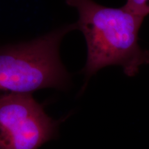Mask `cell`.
Instances as JSON below:
<instances>
[{
	"label": "cell",
	"mask_w": 149,
	"mask_h": 149,
	"mask_svg": "<svg viewBox=\"0 0 149 149\" xmlns=\"http://www.w3.org/2000/svg\"><path fill=\"white\" fill-rule=\"evenodd\" d=\"M57 126L31 94L0 95V149H38L55 137Z\"/></svg>",
	"instance_id": "cell-3"
},
{
	"label": "cell",
	"mask_w": 149,
	"mask_h": 149,
	"mask_svg": "<svg viewBox=\"0 0 149 149\" xmlns=\"http://www.w3.org/2000/svg\"><path fill=\"white\" fill-rule=\"evenodd\" d=\"M77 9L76 23L85 37L87 59L83 72L86 77L112 65L122 67L127 76L135 75L142 65L149 64V51L138 43L144 17L122 6L111 8L93 0H66Z\"/></svg>",
	"instance_id": "cell-1"
},
{
	"label": "cell",
	"mask_w": 149,
	"mask_h": 149,
	"mask_svg": "<svg viewBox=\"0 0 149 149\" xmlns=\"http://www.w3.org/2000/svg\"><path fill=\"white\" fill-rule=\"evenodd\" d=\"M124 6L134 13L144 17L149 15V0H127Z\"/></svg>",
	"instance_id": "cell-4"
},
{
	"label": "cell",
	"mask_w": 149,
	"mask_h": 149,
	"mask_svg": "<svg viewBox=\"0 0 149 149\" xmlns=\"http://www.w3.org/2000/svg\"><path fill=\"white\" fill-rule=\"evenodd\" d=\"M72 24L28 42L0 48V95L31 94L45 88L64 89L69 74L59 58V44Z\"/></svg>",
	"instance_id": "cell-2"
}]
</instances>
